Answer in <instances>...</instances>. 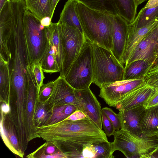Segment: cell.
Returning <instances> with one entry per match:
<instances>
[{
	"label": "cell",
	"instance_id": "24",
	"mask_svg": "<svg viewBox=\"0 0 158 158\" xmlns=\"http://www.w3.org/2000/svg\"><path fill=\"white\" fill-rule=\"evenodd\" d=\"M58 62L57 51L55 48L49 42V47L40 61L43 72L49 73L60 72Z\"/></svg>",
	"mask_w": 158,
	"mask_h": 158
},
{
	"label": "cell",
	"instance_id": "18",
	"mask_svg": "<svg viewBox=\"0 0 158 158\" xmlns=\"http://www.w3.org/2000/svg\"><path fill=\"white\" fill-rule=\"evenodd\" d=\"M145 109L143 105L119 111L121 129L138 135H141L140 122Z\"/></svg>",
	"mask_w": 158,
	"mask_h": 158
},
{
	"label": "cell",
	"instance_id": "28",
	"mask_svg": "<svg viewBox=\"0 0 158 158\" xmlns=\"http://www.w3.org/2000/svg\"><path fill=\"white\" fill-rule=\"evenodd\" d=\"M77 109V106L74 104L65 105L53 107L51 115L45 125L54 124L66 119Z\"/></svg>",
	"mask_w": 158,
	"mask_h": 158
},
{
	"label": "cell",
	"instance_id": "7",
	"mask_svg": "<svg viewBox=\"0 0 158 158\" xmlns=\"http://www.w3.org/2000/svg\"><path fill=\"white\" fill-rule=\"evenodd\" d=\"M93 69L91 43L87 40L64 78L75 89H87L93 83Z\"/></svg>",
	"mask_w": 158,
	"mask_h": 158
},
{
	"label": "cell",
	"instance_id": "23",
	"mask_svg": "<svg viewBox=\"0 0 158 158\" xmlns=\"http://www.w3.org/2000/svg\"><path fill=\"white\" fill-rule=\"evenodd\" d=\"M118 15L129 24L134 20L137 14V5L135 0H113Z\"/></svg>",
	"mask_w": 158,
	"mask_h": 158
},
{
	"label": "cell",
	"instance_id": "46",
	"mask_svg": "<svg viewBox=\"0 0 158 158\" xmlns=\"http://www.w3.org/2000/svg\"><path fill=\"white\" fill-rule=\"evenodd\" d=\"M10 0H0V11L4 6L6 2Z\"/></svg>",
	"mask_w": 158,
	"mask_h": 158
},
{
	"label": "cell",
	"instance_id": "19",
	"mask_svg": "<svg viewBox=\"0 0 158 158\" xmlns=\"http://www.w3.org/2000/svg\"><path fill=\"white\" fill-rule=\"evenodd\" d=\"M141 136L158 137V105L145 109L141 116Z\"/></svg>",
	"mask_w": 158,
	"mask_h": 158
},
{
	"label": "cell",
	"instance_id": "39",
	"mask_svg": "<svg viewBox=\"0 0 158 158\" xmlns=\"http://www.w3.org/2000/svg\"><path fill=\"white\" fill-rule=\"evenodd\" d=\"M155 89L153 93L143 105L145 109L158 105V88Z\"/></svg>",
	"mask_w": 158,
	"mask_h": 158
},
{
	"label": "cell",
	"instance_id": "45",
	"mask_svg": "<svg viewBox=\"0 0 158 158\" xmlns=\"http://www.w3.org/2000/svg\"><path fill=\"white\" fill-rule=\"evenodd\" d=\"M60 0H50L51 13L53 17L56 6Z\"/></svg>",
	"mask_w": 158,
	"mask_h": 158
},
{
	"label": "cell",
	"instance_id": "4",
	"mask_svg": "<svg viewBox=\"0 0 158 158\" xmlns=\"http://www.w3.org/2000/svg\"><path fill=\"white\" fill-rule=\"evenodd\" d=\"M91 43L93 60V83L99 88L103 84L123 80L124 66L111 51Z\"/></svg>",
	"mask_w": 158,
	"mask_h": 158
},
{
	"label": "cell",
	"instance_id": "31",
	"mask_svg": "<svg viewBox=\"0 0 158 158\" xmlns=\"http://www.w3.org/2000/svg\"><path fill=\"white\" fill-rule=\"evenodd\" d=\"M149 66L148 64L143 60L133 61L124 67L123 80L134 79L142 77Z\"/></svg>",
	"mask_w": 158,
	"mask_h": 158
},
{
	"label": "cell",
	"instance_id": "16",
	"mask_svg": "<svg viewBox=\"0 0 158 158\" xmlns=\"http://www.w3.org/2000/svg\"><path fill=\"white\" fill-rule=\"evenodd\" d=\"M158 25V17L145 26L135 28L128 25L125 47L121 63L124 65L131 53L141 40Z\"/></svg>",
	"mask_w": 158,
	"mask_h": 158
},
{
	"label": "cell",
	"instance_id": "9",
	"mask_svg": "<svg viewBox=\"0 0 158 158\" xmlns=\"http://www.w3.org/2000/svg\"><path fill=\"white\" fill-rule=\"evenodd\" d=\"M158 57V25L141 40L133 50L124 66L134 61L142 60L149 66Z\"/></svg>",
	"mask_w": 158,
	"mask_h": 158
},
{
	"label": "cell",
	"instance_id": "32",
	"mask_svg": "<svg viewBox=\"0 0 158 158\" xmlns=\"http://www.w3.org/2000/svg\"><path fill=\"white\" fill-rule=\"evenodd\" d=\"M37 95L34 113V122L37 127L45 125L51 115L52 110V109L45 102H42L39 100Z\"/></svg>",
	"mask_w": 158,
	"mask_h": 158
},
{
	"label": "cell",
	"instance_id": "43",
	"mask_svg": "<svg viewBox=\"0 0 158 158\" xmlns=\"http://www.w3.org/2000/svg\"><path fill=\"white\" fill-rule=\"evenodd\" d=\"M52 19L49 16H46L40 20V23L45 27H48L51 24Z\"/></svg>",
	"mask_w": 158,
	"mask_h": 158
},
{
	"label": "cell",
	"instance_id": "36",
	"mask_svg": "<svg viewBox=\"0 0 158 158\" xmlns=\"http://www.w3.org/2000/svg\"><path fill=\"white\" fill-rule=\"evenodd\" d=\"M54 85V81H51L46 84H43L37 96L39 100L42 102L46 101L51 95Z\"/></svg>",
	"mask_w": 158,
	"mask_h": 158
},
{
	"label": "cell",
	"instance_id": "34",
	"mask_svg": "<svg viewBox=\"0 0 158 158\" xmlns=\"http://www.w3.org/2000/svg\"><path fill=\"white\" fill-rule=\"evenodd\" d=\"M96 152L95 158H113L114 152L112 142L108 141H101L93 144Z\"/></svg>",
	"mask_w": 158,
	"mask_h": 158
},
{
	"label": "cell",
	"instance_id": "10",
	"mask_svg": "<svg viewBox=\"0 0 158 158\" xmlns=\"http://www.w3.org/2000/svg\"><path fill=\"white\" fill-rule=\"evenodd\" d=\"M143 77L102 85L99 96L110 106L115 107L121 97L143 82Z\"/></svg>",
	"mask_w": 158,
	"mask_h": 158
},
{
	"label": "cell",
	"instance_id": "25",
	"mask_svg": "<svg viewBox=\"0 0 158 158\" xmlns=\"http://www.w3.org/2000/svg\"><path fill=\"white\" fill-rule=\"evenodd\" d=\"M27 8L40 20L46 16H52L50 0H25Z\"/></svg>",
	"mask_w": 158,
	"mask_h": 158
},
{
	"label": "cell",
	"instance_id": "13",
	"mask_svg": "<svg viewBox=\"0 0 158 158\" xmlns=\"http://www.w3.org/2000/svg\"><path fill=\"white\" fill-rule=\"evenodd\" d=\"M112 41L111 51L121 63L125 47L129 23L119 15H110Z\"/></svg>",
	"mask_w": 158,
	"mask_h": 158
},
{
	"label": "cell",
	"instance_id": "41",
	"mask_svg": "<svg viewBox=\"0 0 158 158\" xmlns=\"http://www.w3.org/2000/svg\"><path fill=\"white\" fill-rule=\"evenodd\" d=\"M87 116L82 112L77 110L70 115L66 119L75 121L83 119Z\"/></svg>",
	"mask_w": 158,
	"mask_h": 158
},
{
	"label": "cell",
	"instance_id": "44",
	"mask_svg": "<svg viewBox=\"0 0 158 158\" xmlns=\"http://www.w3.org/2000/svg\"><path fill=\"white\" fill-rule=\"evenodd\" d=\"M158 6V0H149L144 6L146 8H153Z\"/></svg>",
	"mask_w": 158,
	"mask_h": 158
},
{
	"label": "cell",
	"instance_id": "17",
	"mask_svg": "<svg viewBox=\"0 0 158 158\" xmlns=\"http://www.w3.org/2000/svg\"><path fill=\"white\" fill-rule=\"evenodd\" d=\"M0 134L7 148L14 154L23 158L19 145L16 128L14 125L7 118L6 115L1 112Z\"/></svg>",
	"mask_w": 158,
	"mask_h": 158
},
{
	"label": "cell",
	"instance_id": "21",
	"mask_svg": "<svg viewBox=\"0 0 158 158\" xmlns=\"http://www.w3.org/2000/svg\"><path fill=\"white\" fill-rule=\"evenodd\" d=\"M11 82L9 62L0 58V101L10 104Z\"/></svg>",
	"mask_w": 158,
	"mask_h": 158
},
{
	"label": "cell",
	"instance_id": "11",
	"mask_svg": "<svg viewBox=\"0 0 158 158\" xmlns=\"http://www.w3.org/2000/svg\"><path fill=\"white\" fill-rule=\"evenodd\" d=\"M75 91L79 103L77 110L82 112L102 130V109L95 95L89 88Z\"/></svg>",
	"mask_w": 158,
	"mask_h": 158
},
{
	"label": "cell",
	"instance_id": "48",
	"mask_svg": "<svg viewBox=\"0 0 158 158\" xmlns=\"http://www.w3.org/2000/svg\"><path fill=\"white\" fill-rule=\"evenodd\" d=\"M156 152H158V149H157V151H156Z\"/></svg>",
	"mask_w": 158,
	"mask_h": 158
},
{
	"label": "cell",
	"instance_id": "26",
	"mask_svg": "<svg viewBox=\"0 0 158 158\" xmlns=\"http://www.w3.org/2000/svg\"><path fill=\"white\" fill-rule=\"evenodd\" d=\"M28 158H67L54 145L47 142L27 156Z\"/></svg>",
	"mask_w": 158,
	"mask_h": 158
},
{
	"label": "cell",
	"instance_id": "15",
	"mask_svg": "<svg viewBox=\"0 0 158 158\" xmlns=\"http://www.w3.org/2000/svg\"><path fill=\"white\" fill-rule=\"evenodd\" d=\"M27 98L26 111V121L28 141L39 138L34 122L35 102L38 94L37 87L33 78L30 68L28 67L27 75Z\"/></svg>",
	"mask_w": 158,
	"mask_h": 158
},
{
	"label": "cell",
	"instance_id": "40",
	"mask_svg": "<svg viewBox=\"0 0 158 158\" xmlns=\"http://www.w3.org/2000/svg\"><path fill=\"white\" fill-rule=\"evenodd\" d=\"M96 154V152L93 144L85 145L82 151L83 158H95Z\"/></svg>",
	"mask_w": 158,
	"mask_h": 158
},
{
	"label": "cell",
	"instance_id": "29",
	"mask_svg": "<svg viewBox=\"0 0 158 158\" xmlns=\"http://www.w3.org/2000/svg\"><path fill=\"white\" fill-rule=\"evenodd\" d=\"M158 17V6L153 8L143 7L140 10L134 21L129 24L131 27L139 28L150 23Z\"/></svg>",
	"mask_w": 158,
	"mask_h": 158
},
{
	"label": "cell",
	"instance_id": "42",
	"mask_svg": "<svg viewBox=\"0 0 158 158\" xmlns=\"http://www.w3.org/2000/svg\"><path fill=\"white\" fill-rule=\"evenodd\" d=\"M0 103L1 112L7 115L10 111V104L3 102H0Z\"/></svg>",
	"mask_w": 158,
	"mask_h": 158
},
{
	"label": "cell",
	"instance_id": "8",
	"mask_svg": "<svg viewBox=\"0 0 158 158\" xmlns=\"http://www.w3.org/2000/svg\"><path fill=\"white\" fill-rule=\"evenodd\" d=\"M57 23L62 38L64 53L60 76L64 78L87 40L78 29L65 23Z\"/></svg>",
	"mask_w": 158,
	"mask_h": 158
},
{
	"label": "cell",
	"instance_id": "2",
	"mask_svg": "<svg viewBox=\"0 0 158 158\" xmlns=\"http://www.w3.org/2000/svg\"><path fill=\"white\" fill-rule=\"evenodd\" d=\"M23 13L11 14L9 48L11 92L27 90V75L31 64L24 35Z\"/></svg>",
	"mask_w": 158,
	"mask_h": 158
},
{
	"label": "cell",
	"instance_id": "14",
	"mask_svg": "<svg viewBox=\"0 0 158 158\" xmlns=\"http://www.w3.org/2000/svg\"><path fill=\"white\" fill-rule=\"evenodd\" d=\"M155 90L143 81L123 96L115 107L119 111L143 105Z\"/></svg>",
	"mask_w": 158,
	"mask_h": 158
},
{
	"label": "cell",
	"instance_id": "12",
	"mask_svg": "<svg viewBox=\"0 0 158 158\" xmlns=\"http://www.w3.org/2000/svg\"><path fill=\"white\" fill-rule=\"evenodd\" d=\"M75 90L64 78L59 76L54 81L52 92L44 102L51 108L65 105L74 104L77 106L78 109L79 103Z\"/></svg>",
	"mask_w": 158,
	"mask_h": 158
},
{
	"label": "cell",
	"instance_id": "20",
	"mask_svg": "<svg viewBox=\"0 0 158 158\" xmlns=\"http://www.w3.org/2000/svg\"><path fill=\"white\" fill-rule=\"evenodd\" d=\"M11 27V14L7 11L0 14V58L9 62V43Z\"/></svg>",
	"mask_w": 158,
	"mask_h": 158
},
{
	"label": "cell",
	"instance_id": "27",
	"mask_svg": "<svg viewBox=\"0 0 158 158\" xmlns=\"http://www.w3.org/2000/svg\"><path fill=\"white\" fill-rule=\"evenodd\" d=\"M91 9L106 14L118 15L113 0H74Z\"/></svg>",
	"mask_w": 158,
	"mask_h": 158
},
{
	"label": "cell",
	"instance_id": "30",
	"mask_svg": "<svg viewBox=\"0 0 158 158\" xmlns=\"http://www.w3.org/2000/svg\"><path fill=\"white\" fill-rule=\"evenodd\" d=\"M50 35L49 42L56 48L58 54V65L61 70L64 58V53L61 36L57 23H52L49 26Z\"/></svg>",
	"mask_w": 158,
	"mask_h": 158
},
{
	"label": "cell",
	"instance_id": "47",
	"mask_svg": "<svg viewBox=\"0 0 158 158\" xmlns=\"http://www.w3.org/2000/svg\"><path fill=\"white\" fill-rule=\"evenodd\" d=\"M146 0H135L137 5L138 6V5L141 4Z\"/></svg>",
	"mask_w": 158,
	"mask_h": 158
},
{
	"label": "cell",
	"instance_id": "38",
	"mask_svg": "<svg viewBox=\"0 0 158 158\" xmlns=\"http://www.w3.org/2000/svg\"><path fill=\"white\" fill-rule=\"evenodd\" d=\"M102 125L105 134L108 136L114 135L116 131L114 126L108 117L102 111Z\"/></svg>",
	"mask_w": 158,
	"mask_h": 158
},
{
	"label": "cell",
	"instance_id": "3",
	"mask_svg": "<svg viewBox=\"0 0 158 158\" xmlns=\"http://www.w3.org/2000/svg\"><path fill=\"white\" fill-rule=\"evenodd\" d=\"M76 8L86 40L111 50L110 14L91 9L78 2Z\"/></svg>",
	"mask_w": 158,
	"mask_h": 158
},
{
	"label": "cell",
	"instance_id": "5",
	"mask_svg": "<svg viewBox=\"0 0 158 158\" xmlns=\"http://www.w3.org/2000/svg\"><path fill=\"white\" fill-rule=\"evenodd\" d=\"M114 152L119 151L128 158H152L158 148V137H145L121 129L114 132Z\"/></svg>",
	"mask_w": 158,
	"mask_h": 158
},
{
	"label": "cell",
	"instance_id": "22",
	"mask_svg": "<svg viewBox=\"0 0 158 158\" xmlns=\"http://www.w3.org/2000/svg\"><path fill=\"white\" fill-rule=\"evenodd\" d=\"M77 2L74 0H68L60 13L58 23H66L78 29L83 33L76 10Z\"/></svg>",
	"mask_w": 158,
	"mask_h": 158
},
{
	"label": "cell",
	"instance_id": "6",
	"mask_svg": "<svg viewBox=\"0 0 158 158\" xmlns=\"http://www.w3.org/2000/svg\"><path fill=\"white\" fill-rule=\"evenodd\" d=\"M25 36L31 63L40 61L49 46V26L42 25L40 20L27 8L23 17Z\"/></svg>",
	"mask_w": 158,
	"mask_h": 158
},
{
	"label": "cell",
	"instance_id": "37",
	"mask_svg": "<svg viewBox=\"0 0 158 158\" xmlns=\"http://www.w3.org/2000/svg\"><path fill=\"white\" fill-rule=\"evenodd\" d=\"M102 110L111 121L115 131H118L121 128L120 121L118 114H116L111 109L107 107L103 108Z\"/></svg>",
	"mask_w": 158,
	"mask_h": 158
},
{
	"label": "cell",
	"instance_id": "35",
	"mask_svg": "<svg viewBox=\"0 0 158 158\" xmlns=\"http://www.w3.org/2000/svg\"><path fill=\"white\" fill-rule=\"evenodd\" d=\"M30 68L38 94L40 88L43 85V82L45 78L44 72L40 61H35L31 63L30 65Z\"/></svg>",
	"mask_w": 158,
	"mask_h": 158
},
{
	"label": "cell",
	"instance_id": "1",
	"mask_svg": "<svg viewBox=\"0 0 158 158\" xmlns=\"http://www.w3.org/2000/svg\"><path fill=\"white\" fill-rule=\"evenodd\" d=\"M37 129L39 138L57 148L66 142L86 145L108 141L104 132L88 117L75 121L65 119Z\"/></svg>",
	"mask_w": 158,
	"mask_h": 158
},
{
	"label": "cell",
	"instance_id": "33",
	"mask_svg": "<svg viewBox=\"0 0 158 158\" xmlns=\"http://www.w3.org/2000/svg\"><path fill=\"white\" fill-rule=\"evenodd\" d=\"M142 77L146 84L154 88H158V57L149 66Z\"/></svg>",
	"mask_w": 158,
	"mask_h": 158
}]
</instances>
